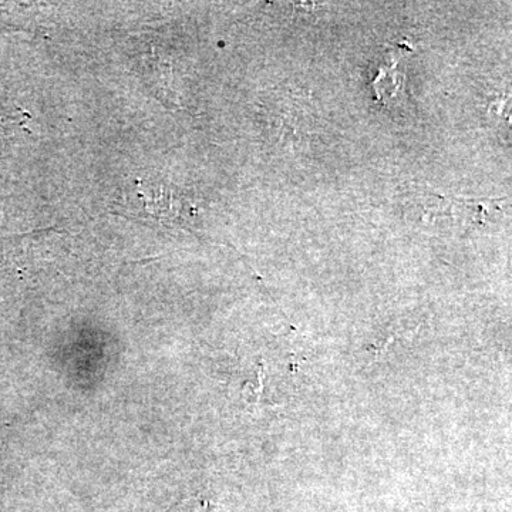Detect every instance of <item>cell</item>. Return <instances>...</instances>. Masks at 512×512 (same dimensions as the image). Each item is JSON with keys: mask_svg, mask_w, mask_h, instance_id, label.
<instances>
[{"mask_svg": "<svg viewBox=\"0 0 512 512\" xmlns=\"http://www.w3.org/2000/svg\"><path fill=\"white\" fill-rule=\"evenodd\" d=\"M447 214L456 218L458 224L466 227H483L494 224L505 215L511 214V202L503 198H446Z\"/></svg>", "mask_w": 512, "mask_h": 512, "instance_id": "6da1fadb", "label": "cell"}, {"mask_svg": "<svg viewBox=\"0 0 512 512\" xmlns=\"http://www.w3.org/2000/svg\"><path fill=\"white\" fill-rule=\"evenodd\" d=\"M130 194L133 200H127L131 205H140L137 215L143 214L146 220L154 218L161 224H170L171 221H180L183 217V202L181 197H174L173 191L165 190L167 187L146 184V187H134Z\"/></svg>", "mask_w": 512, "mask_h": 512, "instance_id": "7a4b0ae2", "label": "cell"}, {"mask_svg": "<svg viewBox=\"0 0 512 512\" xmlns=\"http://www.w3.org/2000/svg\"><path fill=\"white\" fill-rule=\"evenodd\" d=\"M413 47L407 43H400L387 53L386 63L380 66L376 79L373 80L372 87L375 90L377 101L390 103L399 99L404 90V73L400 72L399 67L403 59L412 55Z\"/></svg>", "mask_w": 512, "mask_h": 512, "instance_id": "3957f363", "label": "cell"}]
</instances>
